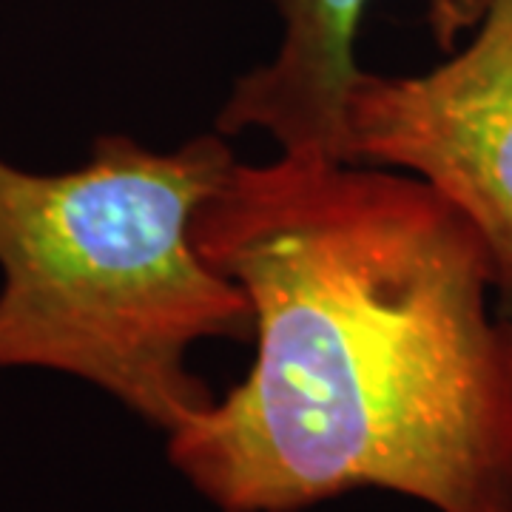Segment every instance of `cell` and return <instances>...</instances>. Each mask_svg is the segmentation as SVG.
<instances>
[{
  "mask_svg": "<svg viewBox=\"0 0 512 512\" xmlns=\"http://www.w3.org/2000/svg\"><path fill=\"white\" fill-rule=\"evenodd\" d=\"M282 20L276 55L245 72L222 103L217 131H262L279 154L348 160L345 103L362 74L356 35L370 0H271Z\"/></svg>",
  "mask_w": 512,
  "mask_h": 512,
  "instance_id": "cell-4",
  "label": "cell"
},
{
  "mask_svg": "<svg viewBox=\"0 0 512 512\" xmlns=\"http://www.w3.org/2000/svg\"><path fill=\"white\" fill-rule=\"evenodd\" d=\"M345 120L353 163L433 185L473 222L512 322V0H484L473 40L427 72L362 69Z\"/></svg>",
  "mask_w": 512,
  "mask_h": 512,
  "instance_id": "cell-3",
  "label": "cell"
},
{
  "mask_svg": "<svg viewBox=\"0 0 512 512\" xmlns=\"http://www.w3.org/2000/svg\"><path fill=\"white\" fill-rule=\"evenodd\" d=\"M484 0H439V26L441 32H450V26H458L461 20L473 18V12H481Z\"/></svg>",
  "mask_w": 512,
  "mask_h": 512,
  "instance_id": "cell-5",
  "label": "cell"
},
{
  "mask_svg": "<svg viewBox=\"0 0 512 512\" xmlns=\"http://www.w3.org/2000/svg\"><path fill=\"white\" fill-rule=\"evenodd\" d=\"M234 163L220 131L168 151L106 134L66 171L0 154V370L80 379L165 436L202 413L217 396L191 350L251 336L194 239Z\"/></svg>",
  "mask_w": 512,
  "mask_h": 512,
  "instance_id": "cell-2",
  "label": "cell"
},
{
  "mask_svg": "<svg viewBox=\"0 0 512 512\" xmlns=\"http://www.w3.org/2000/svg\"><path fill=\"white\" fill-rule=\"evenodd\" d=\"M251 308L248 376L168 433L220 512L384 490L512 512V322L490 251L410 174L330 157L234 163L194 225Z\"/></svg>",
  "mask_w": 512,
  "mask_h": 512,
  "instance_id": "cell-1",
  "label": "cell"
}]
</instances>
